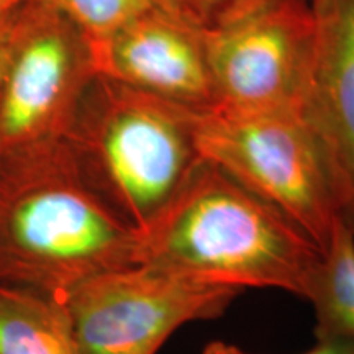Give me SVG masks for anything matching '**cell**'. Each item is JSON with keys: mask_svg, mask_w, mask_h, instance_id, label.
<instances>
[{"mask_svg": "<svg viewBox=\"0 0 354 354\" xmlns=\"http://www.w3.org/2000/svg\"><path fill=\"white\" fill-rule=\"evenodd\" d=\"M138 251L140 233L84 183L64 140L0 153V286L64 300Z\"/></svg>", "mask_w": 354, "mask_h": 354, "instance_id": "obj_1", "label": "cell"}, {"mask_svg": "<svg viewBox=\"0 0 354 354\" xmlns=\"http://www.w3.org/2000/svg\"><path fill=\"white\" fill-rule=\"evenodd\" d=\"M322 251L294 221L209 159H201L140 233L138 264L228 286L305 297Z\"/></svg>", "mask_w": 354, "mask_h": 354, "instance_id": "obj_2", "label": "cell"}, {"mask_svg": "<svg viewBox=\"0 0 354 354\" xmlns=\"http://www.w3.org/2000/svg\"><path fill=\"white\" fill-rule=\"evenodd\" d=\"M197 112L95 76L64 143L84 183L141 233L202 159Z\"/></svg>", "mask_w": 354, "mask_h": 354, "instance_id": "obj_3", "label": "cell"}, {"mask_svg": "<svg viewBox=\"0 0 354 354\" xmlns=\"http://www.w3.org/2000/svg\"><path fill=\"white\" fill-rule=\"evenodd\" d=\"M197 149L294 221L320 248L339 215L317 135L300 112L212 107L196 117Z\"/></svg>", "mask_w": 354, "mask_h": 354, "instance_id": "obj_4", "label": "cell"}, {"mask_svg": "<svg viewBox=\"0 0 354 354\" xmlns=\"http://www.w3.org/2000/svg\"><path fill=\"white\" fill-rule=\"evenodd\" d=\"M241 292L133 264L87 279L64 305L82 354H158L180 326L220 318Z\"/></svg>", "mask_w": 354, "mask_h": 354, "instance_id": "obj_5", "label": "cell"}, {"mask_svg": "<svg viewBox=\"0 0 354 354\" xmlns=\"http://www.w3.org/2000/svg\"><path fill=\"white\" fill-rule=\"evenodd\" d=\"M202 32L220 107L300 112L317 38L310 0H259Z\"/></svg>", "mask_w": 354, "mask_h": 354, "instance_id": "obj_6", "label": "cell"}, {"mask_svg": "<svg viewBox=\"0 0 354 354\" xmlns=\"http://www.w3.org/2000/svg\"><path fill=\"white\" fill-rule=\"evenodd\" d=\"M95 76L81 32L33 3L28 28L0 79V153L63 141Z\"/></svg>", "mask_w": 354, "mask_h": 354, "instance_id": "obj_7", "label": "cell"}, {"mask_svg": "<svg viewBox=\"0 0 354 354\" xmlns=\"http://www.w3.org/2000/svg\"><path fill=\"white\" fill-rule=\"evenodd\" d=\"M97 76L194 110L218 105L203 32L158 6L91 48Z\"/></svg>", "mask_w": 354, "mask_h": 354, "instance_id": "obj_8", "label": "cell"}, {"mask_svg": "<svg viewBox=\"0 0 354 354\" xmlns=\"http://www.w3.org/2000/svg\"><path fill=\"white\" fill-rule=\"evenodd\" d=\"M315 50L300 113L320 141L339 215L354 230V0H310Z\"/></svg>", "mask_w": 354, "mask_h": 354, "instance_id": "obj_9", "label": "cell"}, {"mask_svg": "<svg viewBox=\"0 0 354 354\" xmlns=\"http://www.w3.org/2000/svg\"><path fill=\"white\" fill-rule=\"evenodd\" d=\"M0 354H82L64 300L0 286Z\"/></svg>", "mask_w": 354, "mask_h": 354, "instance_id": "obj_10", "label": "cell"}, {"mask_svg": "<svg viewBox=\"0 0 354 354\" xmlns=\"http://www.w3.org/2000/svg\"><path fill=\"white\" fill-rule=\"evenodd\" d=\"M315 310V338L354 342V230L338 218L305 297Z\"/></svg>", "mask_w": 354, "mask_h": 354, "instance_id": "obj_11", "label": "cell"}, {"mask_svg": "<svg viewBox=\"0 0 354 354\" xmlns=\"http://www.w3.org/2000/svg\"><path fill=\"white\" fill-rule=\"evenodd\" d=\"M74 25L86 39L88 50L104 43L118 30L158 6L162 0H32Z\"/></svg>", "mask_w": 354, "mask_h": 354, "instance_id": "obj_12", "label": "cell"}, {"mask_svg": "<svg viewBox=\"0 0 354 354\" xmlns=\"http://www.w3.org/2000/svg\"><path fill=\"white\" fill-rule=\"evenodd\" d=\"M259 0H162L165 7L179 13L201 30L212 28Z\"/></svg>", "mask_w": 354, "mask_h": 354, "instance_id": "obj_13", "label": "cell"}, {"mask_svg": "<svg viewBox=\"0 0 354 354\" xmlns=\"http://www.w3.org/2000/svg\"><path fill=\"white\" fill-rule=\"evenodd\" d=\"M33 3L21 7L20 10L13 12L10 17L0 24V79H2L10 57L15 51L20 38L24 37L25 30L28 28L30 20H32Z\"/></svg>", "mask_w": 354, "mask_h": 354, "instance_id": "obj_14", "label": "cell"}, {"mask_svg": "<svg viewBox=\"0 0 354 354\" xmlns=\"http://www.w3.org/2000/svg\"><path fill=\"white\" fill-rule=\"evenodd\" d=\"M202 354H251L245 349L225 342H210ZM304 354H354V342L346 338L317 339L315 346Z\"/></svg>", "mask_w": 354, "mask_h": 354, "instance_id": "obj_15", "label": "cell"}, {"mask_svg": "<svg viewBox=\"0 0 354 354\" xmlns=\"http://www.w3.org/2000/svg\"><path fill=\"white\" fill-rule=\"evenodd\" d=\"M32 3V0H0V24L10 17L13 12L20 10L21 7Z\"/></svg>", "mask_w": 354, "mask_h": 354, "instance_id": "obj_16", "label": "cell"}]
</instances>
